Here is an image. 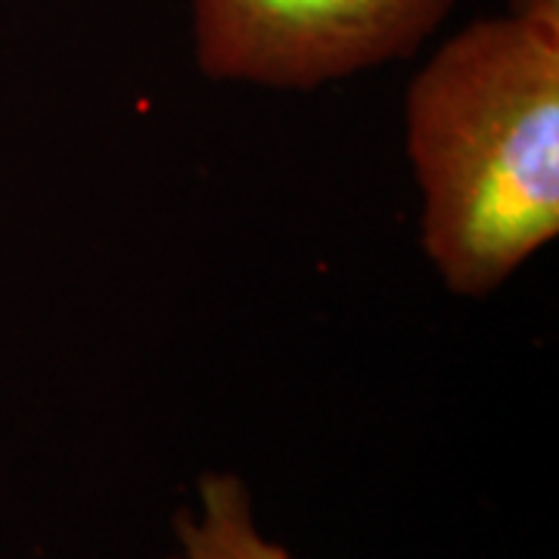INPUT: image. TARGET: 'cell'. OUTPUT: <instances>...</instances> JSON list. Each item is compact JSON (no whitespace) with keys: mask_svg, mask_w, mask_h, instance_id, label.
Listing matches in <instances>:
<instances>
[{"mask_svg":"<svg viewBox=\"0 0 559 559\" xmlns=\"http://www.w3.org/2000/svg\"><path fill=\"white\" fill-rule=\"evenodd\" d=\"M423 249L460 296L559 234V28L507 13L448 38L407 91Z\"/></svg>","mask_w":559,"mask_h":559,"instance_id":"1","label":"cell"},{"mask_svg":"<svg viewBox=\"0 0 559 559\" xmlns=\"http://www.w3.org/2000/svg\"><path fill=\"white\" fill-rule=\"evenodd\" d=\"M457 0H193V47L215 81L308 91L404 60Z\"/></svg>","mask_w":559,"mask_h":559,"instance_id":"2","label":"cell"},{"mask_svg":"<svg viewBox=\"0 0 559 559\" xmlns=\"http://www.w3.org/2000/svg\"><path fill=\"white\" fill-rule=\"evenodd\" d=\"M510 13L559 28V0H510Z\"/></svg>","mask_w":559,"mask_h":559,"instance_id":"4","label":"cell"},{"mask_svg":"<svg viewBox=\"0 0 559 559\" xmlns=\"http://www.w3.org/2000/svg\"><path fill=\"white\" fill-rule=\"evenodd\" d=\"M175 535L178 554L168 559H296L283 544L261 535L252 491L234 473L202 476L197 510H180Z\"/></svg>","mask_w":559,"mask_h":559,"instance_id":"3","label":"cell"}]
</instances>
